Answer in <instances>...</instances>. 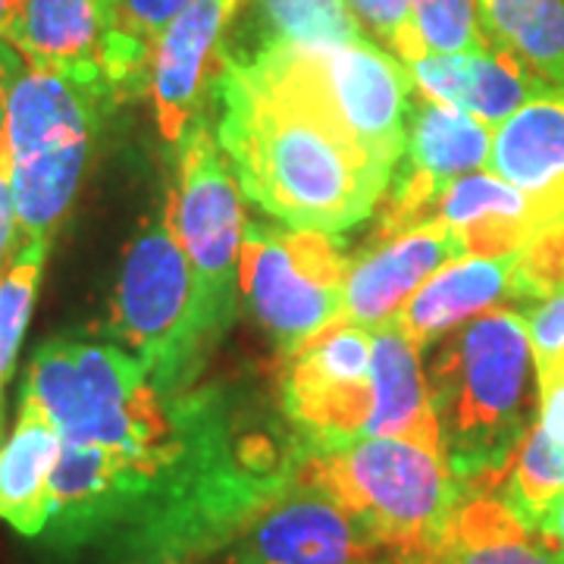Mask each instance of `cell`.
<instances>
[{
  "label": "cell",
  "mask_w": 564,
  "mask_h": 564,
  "mask_svg": "<svg viewBox=\"0 0 564 564\" xmlns=\"http://www.w3.org/2000/svg\"><path fill=\"white\" fill-rule=\"evenodd\" d=\"M210 98L229 170L263 214L339 236L383 202L392 180L323 104L295 47L226 51Z\"/></svg>",
  "instance_id": "1"
},
{
  "label": "cell",
  "mask_w": 564,
  "mask_h": 564,
  "mask_svg": "<svg viewBox=\"0 0 564 564\" xmlns=\"http://www.w3.org/2000/svg\"><path fill=\"white\" fill-rule=\"evenodd\" d=\"M411 17L426 57L492 47L480 25L477 0H411Z\"/></svg>",
  "instance_id": "27"
},
{
  "label": "cell",
  "mask_w": 564,
  "mask_h": 564,
  "mask_svg": "<svg viewBox=\"0 0 564 564\" xmlns=\"http://www.w3.org/2000/svg\"><path fill=\"white\" fill-rule=\"evenodd\" d=\"M543 543L552 549V555L564 564V496L552 505V511L545 514L543 527H540Z\"/></svg>",
  "instance_id": "34"
},
{
  "label": "cell",
  "mask_w": 564,
  "mask_h": 564,
  "mask_svg": "<svg viewBox=\"0 0 564 564\" xmlns=\"http://www.w3.org/2000/svg\"><path fill=\"white\" fill-rule=\"evenodd\" d=\"M3 41L32 69L79 82L110 104L148 88L151 51L122 35L98 0H22Z\"/></svg>",
  "instance_id": "10"
},
{
  "label": "cell",
  "mask_w": 564,
  "mask_h": 564,
  "mask_svg": "<svg viewBox=\"0 0 564 564\" xmlns=\"http://www.w3.org/2000/svg\"><path fill=\"white\" fill-rule=\"evenodd\" d=\"M232 564H392L343 505L302 474L232 536Z\"/></svg>",
  "instance_id": "12"
},
{
  "label": "cell",
  "mask_w": 564,
  "mask_h": 564,
  "mask_svg": "<svg viewBox=\"0 0 564 564\" xmlns=\"http://www.w3.org/2000/svg\"><path fill=\"white\" fill-rule=\"evenodd\" d=\"M492 47L549 85H564V0H477Z\"/></svg>",
  "instance_id": "24"
},
{
  "label": "cell",
  "mask_w": 564,
  "mask_h": 564,
  "mask_svg": "<svg viewBox=\"0 0 564 564\" xmlns=\"http://www.w3.org/2000/svg\"><path fill=\"white\" fill-rule=\"evenodd\" d=\"M302 477L343 505L392 564L414 562L436 545L464 499L443 445L402 436H370L304 455Z\"/></svg>",
  "instance_id": "4"
},
{
  "label": "cell",
  "mask_w": 564,
  "mask_h": 564,
  "mask_svg": "<svg viewBox=\"0 0 564 564\" xmlns=\"http://www.w3.org/2000/svg\"><path fill=\"white\" fill-rule=\"evenodd\" d=\"M345 270L348 254L336 236L267 223L245 226L239 285L282 355L339 321Z\"/></svg>",
  "instance_id": "8"
},
{
  "label": "cell",
  "mask_w": 564,
  "mask_h": 564,
  "mask_svg": "<svg viewBox=\"0 0 564 564\" xmlns=\"http://www.w3.org/2000/svg\"><path fill=\"white\" fill-rule=\"evenodd\" d=\"M408 564H562L540 533L527 530L496 492H470L436 545Z\"/></svg>",
  "instance_id": "22"
},
{
  "label": "cell",
  "mask_w": 564,
  "mask_h": 564,
  "mask_svg": "<svg viewBox=\"0 0 564 564\" xmlns=\"http://www.w3.org/2000/svg\"><path fill=\"white\" fill-rule=\"evenodd\" d=\"M163 217L170 220L192 263L210 321L226 333L236 314V295L242 289V188L229 170L207 113L195 117L176 141V188L170 192Z\"/></svg>",
  "instance_id": "7"
},
{
  "label": "cell",
  "mask_w": 564,
  "mask_h": 564,
  "mask_svg": "<svg viewBox=\"0 0 564 564\" xmlns=\"http://www.w3.org/2000/svg\"><path fill=\"white\" fill-rule=\"evenodd\" d=\"M22 57L0 39V139H3V126H7V101H10V85L20 73Z\"/></svg>",
  "instance_id": "33"
},
{
  "label": "cell",
  "mask_w": 564,
  "mask_h": 564,
  "mask_svg": "<svg viewBox=\"0 0 564 564\" xmlns=\"http://www.w3.org/2000/svg\"><path fill=\"white\" fill-rule=\"evenodd\" d=\"M20 220H17V202H13V182H10V158H7V144L0 139V273L10 267L22 248Z\"/></svg>",
  "instance_id": "32"
},
{
  "label": "cell",
  "mask_w": 564,
  "mask_h": 564,
  "mask_svg": "<svg viewBox=\"0 0 564 564\" xmlns=\"http://www.w3.org/2000/svg\"><path fill=\"white\" fill-rule=\"evenodd\" d=\"M521 314H524L530 345H533V361L564 348V292L527 304L521 307Z\"/></svg>",
  "instance_id": "31"
},
{
  "label": "cell",
  "mask_w": 564,
  "mask_h": 564,
  "mask_svg": "<svg viewBox=\"0 0 564 564\" xmlns=\"http://www.w3.org/2000/svg\"><path fill=\"white\" fill-rule=\"evenodd\" d=\"M486 166L564 217V85L545 88L492 129Z\"/></svg>",
  "instance_id": "20"
},
{
  "label": "cell",
  "mask_w": 564,
  "mask_h": 564,
  "mask_svg": "<svg viewBox=\"0 0 564 564\" xmlns=\"http://www.w3.org/2000/svg\"><path fill=\"white\" fill-rule=\"evenodd\" d=\"M285 358L280 404L304 455L367 440L373 417V329L336 321Z\"/></svg>",
  "instance_id": "9"
},
{
  "label": "cell",
  "mask_w": 564,
  "mask_h": 564,
  "mask_svg": "<svg viewBox=\"0 0 564 564\" xmlns=\"http://www.w3.org/2000/svg\"><path fill=\"white\" fill-rule=\"evenodd\" d=\"M307 79L367 158L392 180L404 154L414 82L408 66L373 41L295 47Z\"/></svg>",
  "instance_id": "11"
},
{
  "label": "cell",
  "mask_w": 564,
  "mask_h": 564,
  "mask_svg": "<svg viewBox=\"0 0 564 564\" xmlns=\"http://www.w3.org/2000/svg\"><path fill=\"white\" fill-rule=\"evenodd\" d=\"M492 126L433 98H411L408 139L399 170L383 195L373 232H399L430 220L433 204L458 176L489 163Z\"/></svg>",
  "instance_id": "13"
},
{
  "label": "cell",
  "mask_w": 564,
  "mask_h": 564,
  "mask_svg": "<svg viewBox=\"0 0 564 564\" xmlns=\"http://www.w3.org/2000/svg\"><path fill=\"white\" fill-rule=\"evenodd\" d=\"M348 7L392 57L402 63H417L426 57V47L411 17V0H348Z\"/></svg>",
  "instance_id": "29"
},
{
  "label": "cell",
  "mask_w": 564,
  "mask_h": 564,
  "mask_svg": "<svg viewBox=\"0 0 564 564\" xmlns=\"http://www.w3.org/2000/svg\"><path fill=\"white\" fill-rule=\"evenodd\" d=\"M61 433L39 404L20 399L13 433L0 443V524L25 540H41L51 524V480L61 458Z\"/></svg>",
  "instance_id": "21"
},
{
  "label": "cell",
  "mask_w": 564,
  "mask_h": 564,
  "mask_svg": "<svg viewBox=\"0 0 564 564\" xmlns=\"http://www.w3.org/2000/svg\"><path fill=\"white\" fill-rule=\"evenodd\" d=\"M110 333L139 358L163 399L185 395L220 345L223 333L166 217L141 226L122 254Z\"/></svg>",
  "instance_id": "6"
},
{
  "label": "cell",
  "mask_w": 564,
  "mask_h": 564,
  "mask_svg": "<svg viewBox=\"0 0 564 564\" xmlns=\"http://www.w3.org/2000/svg\"><path fill=\"white\" fill-rule=\"evenodd\" d=\"M254 47H333L367 39V29L348 0H254Z\"/></svg>",
  "instance_id": "25"
},
{
  "label": "cell",
  "mask_w": 564,
  "mask_h": 564,
  "mask_svg": "<svg viewBox=\"0 0 564 564\" xmlns=\"http://www.w3.org/2000/svg\"><path fill=\"white\" fill-rule=\"evenodd\" d=\"M47 245H22L10 267L0 273V443H3V389L13 377L22 336L29 329Z\"/></svg>",
  "instance_id": "26"
},
{
  "label": "cell",
  "mask_w": 564,
  "mask_h": 564,
  "mask_svg": "<svg viewBox=\"0 0 564 564\" xmlns=\"http://www.w3.org/2000/svg\"><path fill=\"white\" fill-rule=\"evenodd\" d=\"M536 421L499 484L505 508L533 533L564 496V348L536 361Z\"/></svg>",
  "instance_id": "18"
},
{
  "label": "cell",
  "mask_w": 564,
  "mask_h": 564,
  "mask_svg": "<svg viewBox=\"0 0 564 564\" xmlns=\"http://www.w3.org/2000/svg\"><path fill=\"white\" fill-rule=\"evenodd\" d=\"M458 258H464L462 242L436 217L399 232H373L348 261L339 321L358 323L364 329L392 323L423 282Z\"/></svg>",
  "instance_id": "15"
},
{
  "label": "cell",
  "mask_w": 564,
  "mask_h": 564,
  "mask_svg": "<svg viewBox=\"0 0 564 564\" xmlns=\"http://www.w3.org/2000/svg\"><path fill=\"white\" fill-rule=\"evenodd\" d=\"M426 361L430 404L448 470L470 492H492L536 421V361L518 307H492L462 323Z\"/></svg>",
  "instance_id": "3"
},
{
  "label": "cell",
  "mask_w": 564,
  "mask_h": 564,
  "mask_svg": "<svg viewBox=\"0 0 564 564\" xmlns=\"http://www.w3.org/2000/svg\"><path fill=\"white\" fill-rule=\"evenodd\" d=\"M192 3L195 0H117V25L144 51H154L163 29Z\"/></svg>",
  "instance_id": "30"
},
{
  "label": "cell",
  "mask_w": 564,
  "mask_h": 564,
  "mask_svg": "<svg viewBox=\"0 0 564 564\" xmlns=\"http://www.w3.org/2000/svg\"><path fill=\"white\" fill-rule=\"evenodd\" d=\"M511 267L514 254L445 263L399 307L392 323L417 348H430L462 323L511 304Z\"/></svg>",
  "instance_id": "19"
},
{
  "label": "cell",
  "mask_w": 564,
  "mask_h": 564,
  "mask_svg": "<svg viewBox=\"0 0 564 564\" xmlns=\"http://www.w3.org/2000/svg\"><path fill=\"white\" fill-rule=\"evenodd\" d=\"M414 91L443 101L486 126H502L518 107L552 88L524 63L499 47L462 51V54H430L417 63H404Z\"/></svg>",
  "instance_id": "17"
},
{
  "label": "cell",
  "mask_w": 564,
  "mask_h": 564,
  "mask_svg": "<svg viewBox=\"0 0 564 564\" xmlns=\"http://www.w3.org/2000/svg\"><path fill=\"white\" fill-rule=\"evenodd\" d=\"M462 242L464 258H508L518 254L545 226L562 220L555 207L521 192L502 176L467 173L458 176L433 204V214Z\"/></svg>",
  "instance_id": "16"
},
{
  "label": "cell",
  "mask_w": 564,
  "mask_h": 564,
  "mask_svg": "<svg viewBox=\"0 0 564 564\" xmlns=\"http://www.w3.org/2000/svg\"><path fill=\"white\" fill-rule=\"evenodd\" d=\"M22 0H0V39H3V32H7V25L13 22V17L20 13Z\"/></svg>",
  "instance_id": "35"
},
{
  "label": "cell",
  "mask_w": 564,
  "mask_h": 564,
  "mask_svg": "<svg viewBox=\"0 0 564 564\" xmlns=\"http://www.w3.org/2000/svg\"><path fill=\"white\" fill-rule=\"evenodd\" d=\"M22 399L63 443L98 445L135 462H182L217 414L214 395L163 399L135 355L113 343L57 336L32 355Z\"/></svg>",
  "instance_id": "2"
},
{
  "label": "cell",
  "mask_w": 564,
  "mask_h": 564,
  "mask_svg": "<svg viewBox=\"0 0 564 564\" xmlns=\"http://www.w3.org/2000/svg\"><path fill=\"white\" fill-rule=\"evenodd\" d=\"M373 417L370 436H402L421 443H440V423L430 404L421 348L404 336L395 323L373 329Z\"/></svg>",
  "instance_id": "23"
},
{
  "label": "cell",
  "mask_w": 564,
  "mask_h": 564,
  "mask_svg": "<svg viewBox=\"0 0 564 564\" xmlns=\"http://www.w3.org/2000/svg\"><path fill=\"white\" fill-rule=\"evenodd\" d=\"M558 292H564V217L545 226L540 236H533L514 254L508 307L521 311L527 304L543 302Z\"/></svg>",
  "instance_id": "28"
},
{
  "label": "cell",
  "mask_w": 564,
  "mask_h": 564,
  "mask_svg": "<svg viewBox=\"0 0 564 564\" xmlns=\"http://www.w3.org/2000/svg\"><path fill=\"white\" fill-rule=\"evenodd\" d=\"M98 7L104 10V17L117 25V0H98ZM117 29H120V25H117Z\"/></svg>",
  "instance_id": "36"
},
{
  "label": "cell",
  "mask_w": 564,
  "mask_h": 564,
  "mask_svg": "<svg viewBox=\"0 0 564 564\" xmlns=\"http://www.w3.org/2000/svg\"><path fill=\"white\" fill-rule=\"evenodd\" d=\"M242 0H195L163 29L151 51L148 95L163 141L176 144L195 117L204 113V98L214 91L226 57V32Z\"/></svg>",
  "instance_id": "14"
},
{
  "label": "cell",
  "mask_w": 564,
  "mask_h": 564,
  "mask_svg": "<svg viewBox=\"0 0 564 564\" xmlns=\"http://www.w3.org/2000/svg\"><path fill=\"white\" fill-rule=\"evenodd\" d=\"M110 101L79 82L22 63L10 85L3 144L22 245L54 242L79 195Z\"/></svg>",
  "instance_id": "5"
}]
</instances>
